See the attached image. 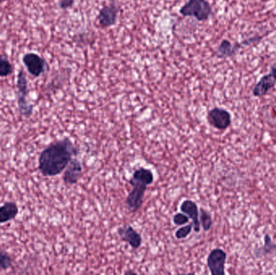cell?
<instances>
[{
  "instance_id": "6da1fadb",
  "label": "cell",
  "mask_w": 276,
  "mask_h": 275,
  "mask_svg": "<svg viewBox=\"0 0 276 275\" xmlns=\"http://www.w3.org/2000/svg\"><path fill=\"white\" fill-rule=\"evenodd\" d=\"M78 149L69 138L49 145L42 150L38 160V169L44 177H54L65 170Z\"/></svg>"
},
{
  "instance_id": "7a4b0ae2",
  "label": "cell",
  "mask_w": 276,
  "mask_h": 275,
  "mask_svg": "<svg viewBox=\"0 0 276 275\" xmlns=\"http://www.w3.org/2000/svg\"><path fill=\"white\" fill-rule=\"evenodd\" d=\"M153 183V173L150 169L140 168L132 174L130 185L132 190L126 199V205L131 212H136L142 208L147 187Z\"/></svg>"
},
{
  "instance_id": "3957f363",
  "label": "cell",
  "mask_w": 276,
  "mask_h": 275,
  "mask_svg": "<svg viewBox=\"0 0 276 275\" xmlns=\"http://www.w3.org/2000/svg\"><path fill=\"white\" fill-rule=\"evenodd\" d=\"M184 17H194L198 21H206L212 14V8L207 0H188L179 10Z\"/></svg>"
},
{
  "instance_id": "277c9868",
  "label": "cell",
  "mask_w": 276,
  "mask_h": 275,
  "mask_svg": "<svg viewBox=\"0 0 276 275\" xmlns=\"http://www.w3.org/2000/svg\"><path fill=\"white\" fill-rule=\"evenodd\" d=\"M17 86L19 111L21 116L28 118L33 115V106L27 100L29 90L27 77L23 69H21V71L19 72Z\"/></svg>"
},
{
  "instance_id": "5b68a950",
  "label": "cell",
  "mask_w": 276,
  "mask_h": 275,
  "mask_svg": "<svg viewBox=\"0 0 276 275\" xmlns=\"http://www.w3.org/2000/svg\"><path fill=\"white\" fill-rule=\"evenodd\" d=\"M23 63L28 69L29 74L33 77H39L44 74L48 65L44 58L34 53H28L23 57Z\"/></svg>"
},
{
  "instance_id": "8992f818",
  "label": "cell",
  "mask_w": 276,
  "mask_h": 275,
  "mask_svg": "<svg viewBox=\"0 0 276 275\" xmlns=\"http://www.w3.org/2000/svg\"><path fill=\"white\" fill-rule=\"evenodd\" d=\"M227 254L221 249H214L207 258L208 267L212 275H225V261Z\"/></svg>"
},
{
  "instance_id": "52a82bcc",
  "label": "cell",
  "mask_w": 276,
  "mask_h": 275,
  "mask_svg": "<svg viewBox=\"0 0 276 275\" xmlns=\"http://www.w3.org/2000/svg\"><path fill=\"white\" fill-rule=\"evenodd\" d=\"M208 121L212 127L219 130H225L231 125L232 116L227 110L215 107L209 111L208 114Z\"/></svg>"
},
{
  "instance_id": "ba28073f",
  "label": "cell",
  "mask_w": 276,
  "mask_h": 275,
  "mask_svg": "<svg viewBox=\"0 0 276 275\" xmlns=\"http://www.w3.org/2000/svg\"><path fill=\"white\" fill-rule=\"evenodd\" d=\"M120 7L116 2H111L103 7L98 14L97 21L101 28H110L115 25L118 18Z\"/></svg>"
},
{
  "instance_id": "9c48e42d",
  "label": "cell",
  "mask_w": 276,
  "mask_h": 275,
  "mask_svg": "<svg viewBox=\"0 0 276 275\" xmlns=\"http://www.w3.org/2000/svg\"><path fill=\"white\" fill-rule=\"evenodd\" d=\"M276 84V67H272L269 74L262 76L253 89L255 97H262L267 95Z\"/></svg>"
},
{
  "instance_id": "30bf717a",
  "label": "cell",
  "mask_w": 276,
  "mask_h": 275,
  "mask_svg": "<svg viewBox=\"0 0 276 275\" xmlns=\"http://www.w3.org/2000/svg\"><path fill=\"white\" fill-rule=\"evenodd\" d=\"M82 171L83 167L80 162L76 158H72L65 168V173L63 175V182L66 185L76 184L81 177Z\"/></svg>"
},
{
  "instance_id": "8fae6325",
  "label": "cell",
  "mask_w": 276,
  "mask_h": 275,
  "mask_svg": "<svg viewBox=\"0 0 276 275\" xmlns=\"http://www.w3.org/2000/svg\"><path fill=\"white\" fill-rule=\"evenodd\" d=\"M180 211L192 220L193 228L195 233L200 231V213L197 204L191 200H185L180 206Z\"/></svg>"
},
{
  "instance_id": "7c38bea8",
  "label": "cell",
  "mask_w": 276,
  "mask_h": 275,
  "mask_svg": "<svg viewBox=\"0 0 276 275\" xmlns=\"http://www.w3.org/2000/svg\"><path fill=\"white\" fill-rule=\"evenodd\" d=\"M118 233L121 240L128 243L132 249H138L142 245V236L132 226L128 225L119 229Z\"/></svg>"
},
{
  "instance_id": "4fadbf2b",
  "label": "cell",
  "mask_w": 276,
  "mask_h": 275,
  "mask_svg": "<svg viewBox=\"0 0 276 275\" xmlns=\"http://www.w3.org/2000/svg\"><path fill=\"white\" fill-rule=\"evenodd\" d=\"M241 47H243L241 44H232L230 41L223 40L216 49L215 54L219 58H231L237 53Z\"/></svg>"
},
{
  "instance_id": "5bb4252c",
  "label": "cell",
  "mask_w": 276,
  "mask_h": 275,
  "mask_svg": "<svg viewBox=\"0 0 276 275\" xmlns=\"http://www.w3.org/2000/svg\"><path fill=\"white\" fill-rule=\"evenodd\" d=\"M19 213L17 204L14 202H6L0 206V224H4L16 218Z\"/></svg>"
},
{
  "instance_id": "9a60e30c",
  "label": "cell",
  "mask_w": 276,
  "mask_h": 275,
  "mask_svg": "<svg viewBox=\"0 0 276 275\" xmlns=\"http://www.w3.org/2000/svg\"><path fill=\"white\" fill-rule=\"evenodd\" d=\"M273 251H274V243L272 241L271 236L268 234H266L264 237V246L256 250L255 252V256L256 257H262Z\"/></svg>"
},
{
  "instance_id": "2e32d148",
  "label": "cell",
  "mask_w": 276,
  "mask_h": 275,
  "mask_svg": "<svg viewBox=\"0 0 276 275\" xmlns=\"http://www.w3.org/2000/svg\"><path fill=\"white\" fill-rule=\"evenodd\" d=\"M13 72L12 63H10L7 55H0V77L5 78L9 76Z\"/></svg>"
},
{
  "instance_id": "e0dca14e",
  "label": "cell",
  "mask_w": 276,
  "mask_h": 275,
  "mask_svg": "<svg viewBox=\"0 0 276 275\" xmlns=\"http://www.w3.org/2000/svg\"><path fill=\"white\" fill-rule=\"evenodd\" d=\"M200 222L205 232L209 231V229H211L212 225L211 215L204 209H200Z\"/></svg>"
},
{
  "instance_id": "ac0fdd59",
  "label": "cell",
  "mask_w": 276,
  "mask_h": 275,
  "mask_svg": "<svg viewBox=\"0 0 276 275\" xmlns=\"http://www.w3.org/2000/svg\"><path fill=\"white\" fill-rule=\"evenodd\" d=\"M12 266V259L7 253L4 252L0 248V270L7 271Z\"/></svg>"
},
{
  "instance_id": "d6986e66",
  "label": "cell",
  "mask_w": 276,
  "mask_h": 275,
  "mask_svg": "<svg viewBox=\"0 0 276 275\" xmlns=\"http://www.w3.org/2000/svg\"><path fill=\"white\" fill-rule=\"evenodd\" d=\"M192 227L193 223H191L190 224H188L186 226L182 227L179 230H177L176 233H175V237L177 239H179V240L186 238L191 233Z\"/></svg>"
},
{
  "instance_id": "ffe728a7",
  "label": "cell",
  "mask_w": 276,
  "mask_h": 275,
  "mask_svg": "<svg viewBox=\"0 0 276 275\" xmlns=\"http://www.w3.org/2000/svg\"><path fill=\"white\" fill-rule=\"evenodd\" d=\"M189 221V217L184 213H177L173 217V222L176 225H184Z\"/></svg>"
},
{
  "instance_id": "44dd1931",
  "label": "cell",
  "mask_w": 276,
  "mask_h": 275,
  "mask_svg": "<svg viewBox=\"0 0 276 275\" xmlns=\"http://www.w3.org/2000/svg\"><path fill=\"white\" fill-rule=\"evenodd\" d=\"M262 39V37L255 36V37H251L249 39L245 40V41L241 42V44H242V46H245V45L246 46H251L252 44H256L257 43H259Z\"/></svg>"
},
{
  "instance_id": "7402d4cb",
  "label": "cell",
  "mask_w": 276,
  "mask_h": 275,
  "mask_svg": "<svg viewBox=\"0 0 276 275\" xmlns=\"http://www.w3.org/2000/svg\"><path fill=\"white\" fill-rule=\"evenodd\" d=\"M74 3V0H60L58 6L61 9L65 10L70 8Z\"/></svg>"
},
{
  "instance_id": "603a6c76",
  "label": "cell",
  "mask_w": 276,
  "mask_h": 275,
  "mask_svg": "<svg viewBox=\"0 0 276 275\" xmlns=\"http://www.w3.org/2000/svg\"><path fill=\"white\" fill-rule=\"evenodd\" d=\"M5 1H7V0H0V4H2V2H4Z\"/></svg>"
},
{
  "instance_id": "cb8c5ba5",
  "label": "cell",
  "mask_w": 276,
  "mask_h": 275,
  "mask_svg": "<svg viewBox=\"0 0 276 275\" xmlns=\"http://www.w3.org/2000/svg\"><path fill=\"white\" fill-rule=\"evenodd\" d=\"M126 275H127V274H135L133 273V272H132V271H129V272H126Z\"/></svg>"
},
{
  "instance_id": "d4e9b609",
  "label": "cell",
  "mask_w": 276,
  "mask_h": 275,
  "mask_svg": "<svg viewBox=\"0 0 276 275\" xmlns=\"http://www.w3.org/2000/svg\"><path fill=\"white\" fill-rule=\"evenodd\" d=\"M274 251H276V244H274Z\"/></svg>"
}]
</instances>
